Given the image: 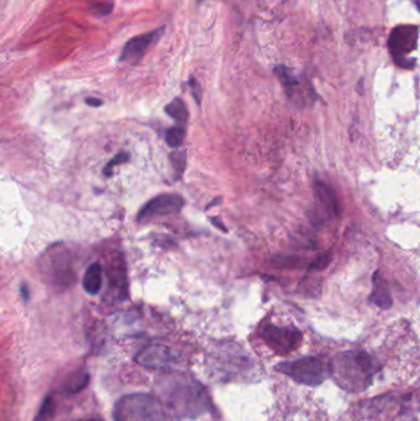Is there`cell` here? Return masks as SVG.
<instances>
[{
    "label": "cell",
    "instance_id": "6da1fadb",
    "mask_svg": "<svg viewBox=\"0 0 420 421\" xmlns=\"http://www.w3.org/2000/svg\"><path fill=\"white\" fill-rule=\"evenodd\" d=\"M159 392V399L166 409L179 418H196L210 409V398L205 388L190 377H168L161 383Z\"/></svg>",
    "mask_w": 420,
    "mask_h": 421
},
{
    "label": "cell",
    "instance_id": "7a4b0ae2",
    "mask_svg": "<svg viewBox=\"0 0 420 421\" xmlns=\"http://www.w3.org/2000/svg\"><path fill=\"white\" fill-rule=\"evenodd\" d=\"M381 368L380 362L372 355L350 350L333 359L332 378L345 392L361 393L370 387Z\"/></svg>",
    "mask_w": 420,
    "mask_h": 421
},
{
    "label": "cell",
    "instance_id": "3957f363",
    "mask_svg": "<svg viewBox=\"0 0 420 421\" xmlns=\"http://www.w3.org/2000/svg\"><path fill=\"white\" fill-rule=\"evenodd\" d=\"M115 421H168L166 406L152 394L136 393L122 397L115 406Z\"/></svg>",
    "mask_w": 420,
    "mask_h": 421
},
{
    "label": "cell",
    "instance_id": "277c9868",
    "mask_svg": "<svg viewBox=\"0 0 420 421\" xmlns=\"http://www.w3.org/2000/svg\"><path fill=\"white\" fill-rule=\"evenodd\" d=\"M275 368L295 382L312 387L320 386L332 377V360L324 356H306L297 360L285 361Z\"/></svg>",
    "mask_w": 420,
    "mask_h": 421
},
{
    "label": "cell",
    "instance_id": "5b68a950",
    "mask_svg": "<svg viewBox=\"0 0 420 421\" xmlns=\"http://www.w3.org/2000/svg\"><path fill=\"white\" fill-rule=\"evenodd\" d=\"M419 28L414 25H399L390 33L388 50L399 66L405 69H412L414 66L415 61H410L408 55L417 50Z\"/></svg>",
    "mask_w": 420,
    "mask_h": 421
},
{
    "label": "cell",
    "instance_id": "8992f818",
    "mask_svg": "<svg viewBox=\"0 0 420 421\" xmlns=\"http://www.w3.org/2000/svg\"><path fill=\"white\" fill-rule=\"evenodd\" d=\"M260 335L266 345L277 355L286 356L299 348L302 343V332L292 327H277L266 324L261 328Z\"/></svg>",
    "mask_w": 420,
    "mask_h": 421
},
{
    "label": "cell",
    "instance_id": "52a82bcc",
    "mask_svg": "<svg viewBox=\"0 0 420 421\" xmlns=\"http://www.w3.org/2000/svg\"><path fill=\"white\" fill-rule=\"evenodd\" d=\"M137 362L152 370L174 371L180 365V357L177 351L163 343H150L139 351Z\"/></svg>",
    "mask_w": 420,
    "mask_h": 421
},
{
    "label": "cell",
    "instance_id": "ba28073f",
    "mask_svg": "<svg viewBox=\"0 0 420 421\" xmlns=\"http://www.w3.org/2000/svg\"><path fill=\"white\" fill-rule=\"evenodd\" d=\"M185 201L180 195L161 194L150 199L148 204L142 207L137 215L139 222L148 221L155 217L170 216L177 215L183 210Z\"/></svg>",
    "mask_w": 420,
    "mask_h": 421
},
{
    "label": "cell",
    "instance_id": "9c48e42d",
    "mask_svg": "<svg viewBox=\"0 0 420 421\" xmlns=\"http://www.w3.org/2000/svg\"><path fill=\"white\" fill-rule=\"evenodd\" d=\"M163 33H164V28H159L130 39L128 44L123 46L119 61L128 62L133 66L139 64L144 55L147 53V51L161 39Z\"/></svg>",
    "mask_w": 420,
    "mask_h": 421
},
{
    "label": "cell",
    "instance_id": "30bf717a",
    "mask_svg": "<svg viewBox=\"0 0 420 421\" xmlns=\"http://www.w3.org/2000/svg\"><path fill=\"white\" fill-rule=\"evenodd\" d=\"M370 302L381 310H390L392 307V296L386 278L381 272L376 271L372 276V292Z\"/></svg>",
    "mask_w": 420,
    "mask_h": 421
},
{
    "label": "cell",
    "instance_id": "8fae6325",
    "mask_svg": "<svg viewBox=\"0 0 420 421\" xmlns=\"http://www.w3.org/2000/svg\"><path fill=\"white\" fill-rule=\"evenodd\" d=\"M313 188H315V196H317L318 201L321 202L323 208L331 216H340L342 208H340V204H339L337 195L333 191V188L322 180H315Z\"/></svg>",
    "mask_w": 420,
    "mask_h": 421
},
{
    "label": "cell",
    "instance_id": "7c38bea8",
    "mask_svg": "<svg viewBox=\"0 0 420 421\" xmlns=\"http://www.w3.org/2000/svg\"><path fill=\"white\" fill-rule=\"evenodd\" d=\"M101 286H103V269L99 262H93L84 274V291L90 296H95L99 294Z\"/></svg>",
    "mask_w": 420,
    "mask_h": 421
},
{
    "label": "cell",
    "instance_id": "4fadbf2b",
    "mask_svg": "<svg viewBox=\"0 0 420 421\" xmlns=\"http://www.w3.org/2000/svg\"><path fill=\"white\" fill-rule=\"evenodd\" d=\"M274 73L277 74L280 83H281L282 87L285 89V91L288 93L290 98H295V95L299 94L301 82H299V78L293 74L292 71L288 66L279 64V66L274 68Z\"/></svg>",
    "mask_w": 420,
    "mask_h": 421
},
{
    "label": "cell",
    "instance_id": "5bb4252c",
    "mask_svg": "<svg viewBox=\"0 0 420 421\" xmlns=\"http://www.w3.org/2000/svg\"><path fill=\"white\" fill-rule=\"evenodd\" d=\"M166 114L172 117L173 120L185 123L189 120V111L183 100L175 98L172 102L166 106Z\"/></svg>",
    "mask_w": 420,
    "mask_h": 421
},
{
    "label": "cell",
    "instance_id": "9a60e30c",
    "mask_svg": "<svg viewBox=\"0 0 420 421\" xmlns=\"http://www.w3.org/2000/svg\"><path fill=\"white\" fill-rule=\"evenodd\" d=\"M186 136V129L182 126L169 128L166 131V141L170 148H179L183 144L184 139Z\"/></svg>",
    "mask_w": 420,
    "mask_h": 421
},
{
    "label": "cell",
    "instance_id": "2e32d148",
    "mask_svg": "<svg viewBox=\"0 0 420 421\" xmlns=\"http://www.w3.org/2000/svg\"><path fill=\"white\" fill-rule=\"evenodd\" d=\"M272 264L277 267L282 269H296L304 264V261L299 256H293V255H280L272 259Z\"/></svg>",
    "mask_w": 420,
    "mask_h": 421
},
{
    "label": "cell",
    "instance_id": "e0dca14e",
    "mask_svg": "<svg viewBox=\"0 0 420 421\" xmlns=\"http://www.w3.org/2000/svg\"><path fill=\"white\" fill-rule=\"evenodd\" d=\"M170 159H172V164L174 166V172H175V180L180 179V177L183 175L184 170H185V166H186V155L184 150L180 152H175L170 155Z\"/></svg>",
    "mask_w": 420,
    "mask_h": 421
},
{
    "label": "cell",
    "instance_id": "ac0fdd59",
    "mask_svg": "<svg viewBox=\"0 0 420 421\" xmlns=\"http://www.w3.org/2000/svg\"><path fill=\"white\" fill-rule=\"evenodd\" d=\"M87 382H88L87 375H78V376L72 377L67 382L66 391L67 392H78L87 386Z\"/></svg>",
    "mask_w": 420,
    "mask_h": 421
},
{
    "label": "cell",
    "instance_id": "d6986e66",
    "mask_svg": "<svg viewBox=\"0 0 420 421\" xmlns=\"http://www.w3.org/2000/svg\"><path fill=\"white\" fill-rule=\"evenodd\" d=\"M128 159H130V155H128V153H120V154L115 155V156L106 164L105 168H104V170H103L104 175H105V177H111V175H112V172H114V166L123 164V163H126Z\"/></svg>",
    "mask_w": 420,
    "mask_h": 421
},
{
    "label": "cell",
    "instance_id": "ffe728a7",
    "mask_svg": "<svg viewBox=\"0 0 420 421\" xmlns=\"http://www.w3.org/2000/svg\"><path fill=\"white\" fill-rule=\"evenodd\" d=\"M189 88H190V91H191V95H193V98H194L195 102H196L198 105H201L202 90H201V85H200L199 82H198L194 77L190 78V80H189Z\"/></svg>",
    "mask_w": 420,
    "mask_h": 421
},
{
    "label": "cell",
    "instance_id": "44dd1931",
    "mask_svg": "<svg viewBox=\"0 0 420 421\" xmlns=\"http://www.w3.org/2000/svg\"><path fill=\"white\" fill-rule=\"evenodd\" d=\"M331 261H332V255L329 254V253L322 254L321 256H318V258L310 264V269H313V270H323V269H326V266L329 265Z\"/></svg>",
    "mask_w": 420,
    "mask_h": 421
},
{
    "label": "cell",
    "instance_id": "7402d4cb",
    "mask_svg": "<svg viewBox=\"0 0 420 421\" xmlns=\"http://www.w3.org/2000/svg\"><path fill=\"white\" fill-rule=\"evenodd\" d=\"M52 414H53V402L50 398L44 403L42 409H41V413H40L39 418L36 419V421H47L52 416Z\"/></svg>",
    "mask_w": 420,
    "mask_h": 421
},
{
    "label": "cell",
    "instance_id": "603a6c76",
    "mask_svg": "<svg viewBox=\"0 0 420 421\" xmlns=\"http://www.w3.org/2000/svg\"><path fill=\"white\" fill-rule=\"evenodd\" d=\"M91 10L95 11V12L99 14V15H107V14H110L111 10H112V4L109 3V1H105V3H98V4L91 6Z\"/></svg>",
    "mask_w": 420,
    "mask_h": 421
},
{
    "label": "cell",
    "instance_id": "cb8c5ba5",
    "mask_svg": "<svg viewBox=\"0 0 420 421\" xmlns=\"http://www.w3.org/2000/svg\"><path fill=\"white\" fill-rule=\"evenodd\" d=\"M85 102H87V105L91 106V107H99L103 105V100H100L99 98H87Z\"/></svg>",
    "mask_w": 420,
    "mask_h": 421
},
{
    "label": "cell",
    "instance_id": "d4e9b609",
    "mask_svg": "<svg viewBox=\"0 0 420 421\" xmlns=\"http://www.w3.org/2000/svg\"><path fill=\"white\" fill-rule=\"evenodd\" d=\"M20 294H21V297L25 302H28V299H30V292H28V287H26L25 283H22L21 286H20Z\"/></svg>",
    "mask_w": 420,
    "mask_h": 421
},
{
    "label": "cell",
    "instance_id": "484cf974",
    "mask_svg": "<svg viewBox=\"0 0 420 421\" xmlns=\"http://www.w3.org/2000/svg\"><path fill=\"white\" fill-rule=\"evenodd\" d=\"M218 221H220V220H218V218H215V217H212V218H211V223H212L215 227L220 228L223 233L228 232V229H227V228L222 224L221 222Z\"/></svg>",
    "mask_w": 420,
    "mask_h": 421
},
{
    "label": "cell",
    "instance_id": "4316f807",
    "mask_svg": "<svg viewBox=\"0 0 420 421\" xmlns=\"http://www.w3.org/2000/svg\"><path fill=\"white\" fill-rule=\"evenodd\" d=\"M221 197H220V199H213V202H212V204H210V205L207 206V207H206V210H209V208H211L212 206L220 205V204H221Z\"/></svg>",
    "mask_w": 420,
    "mask_h": 421
},
{
    "label": "cell",
    "instance_id": "83f0119b",
    "mask_svg": "<svg viewBox=\"0 0 420 421\" xmlns=\"http://www.w3.org/2000/svg\"><path fill=\"white\" fill-rule=\"evenodd\" d=\"M417 6H418V9L420 11V0H417Z\"/></svg>",
    "mask_w": 420,
    "mask_h": 421
},
{
    "label": "cell",
    "instance_id": "f1b7e54d",
    "mask_svg": "<svg viewBox=\"0 0 420 421\" xmlns=\"http://www.w3.org/2000/svg\"><path fill=\"white\" fill-rule=\"evenodd\" d=\"M80 421H101V420H98V419H89V420H80Z\"/></svg>",
    "mask_w": 420,
    "mask_h": 421
},
{
    "label": "cell",
    "instance_id": "f546056e",
    "mask_svg": "<svg viewBox=\"0 0 420 421\" xmlns=\"http://www.w3.org/2000/svg\"><path fill=\"white\" fill-rule=\"evenodd\" d=\"M199 1H202V0H199Z\"/></svg>",
    "mask_w": 420,
    "mask_h": 421
}]
</instances>
